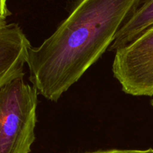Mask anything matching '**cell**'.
I'll list each match as a JSON object with an SVG mask.
<instances>
[{"mask_svg":"<svg viewBox=\"0 0 153 153\" xmlns=\"http://www.w3.org/2000/svg\"><path fill=\"white\" fill-rule=\"evenodd\" d=\"M141 0H79L55 32L28 49L29 79L57 102L111 45Z\"/></svg>","mask_w":153,"mask_h":153,"instance_id":"obj_1","label":"cell"},{"mask_svg":"<svg viewBox=\"0 0 153 153\" xmlns=\"http://www.w3.org/2000/svg\"><path fill=\"white\" fill-rule=\"evenodd\" d=\"M24 76L0 88V153H30L35 140L38 92Z\"/></svg>","mask_w":153,"mask_h":153,"instance_id":"obj_2","label":"cell"},{"mask_svg":"<svg viewBox=\"0 0 153 153\" xmlns=\"http://www.w3.org/2000/svg\"><path fill=\"white\" fill-rule=\"evenodd\" d=\"M112 70L125 93L153 96V26L116 51Z\"/></svg>","mask_w":153,"mask_h":153,"instance_id":"obj_3","label":"cell"},{"mask_svg":"<svg viewBox=\"0 0 153 153\" xmlns=\"http://www.w3.org/2000/svg\"><path fill=\"white\" fill-rule=\"evenodd\" d=\"M29 40L16 23H0V88L24 73Z\"/></svg>","mask_w":153,"mask_h":153,"instance_id":"obj_4","label":"cell"},{"mask_svg":"<svg viewBox=\"0 0 153 153\" xmlns=\"http://www.w3.org/2000/svg\"><path fill=\"white\" fill-rule=\"evenodd\" d=\"M152 26L153 0H141L137 9L120 28L108 50L116 52L128 46Z\"/></svg>","mask_w":153,"mask_h":153,"instance_id":"obj_5","label":"cell"},{"mask_svg":"<svg viewBox=\"0 0 153 153\" xmlns=\"http://www.w3.org/2000/svg\"><path fill=\"white\" fill-rule=\"evenodd\" d=\"M85 153H153V149H108Z\"/></svg>","mask_w":153,"mask_h":153,"instance_id":"obj_6","label":"cell"},{"mask_svg":"<svg viewBox=\"0 0 153 153\" xmlns=\"http://www.w3.org/2000/svg\"><path fill=\"white\" fill-rule=\"evenodd\" d=\"M6 1L7 0H0V23L6 22V18L10 15Z\"/></svg>","mask_w":153,"mask_h":153,"instance_id":"obj_7","label":"cell"},{"mask_svg":"<svg viewBox=\"0 0 153 153\" xmlns=\"http://www.w3.org/2000/svg\"><path fill=\"white\" fill-rule=\"evenodd\" d=\"M152 106H153V99H152Z\"/></svg>","mask_w":153,"mask_h":153,"instance_id":"obj_8","label":"cell"}]
</instances>
